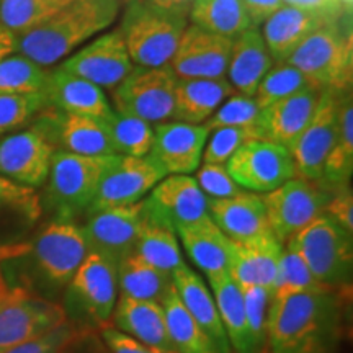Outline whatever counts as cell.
Instances as JSON below:
<instances>
[{
	"mask_svg": "<svg viewBox=\"0 0 353 353\" xmlns=\"http://www.w3.org/2000/svg\"><path fill=\"white\" fill-rule=\"evenodd\" d=\"M241 291L244 296L247 325H249L255 352L263 353L267 350V329L273 291L267 286H244Z\"/></svg>",
	"mask_w": 353,
	"mask_h": 353,
	"instance_id": "bcb514c9",
	"label": "cell"
},
{
	"mask_svg": "<svg viewBox=\"0 0 353 353\" xmlns=\"http://www.w3.org/2000/svg\"><path fill=\"white\" fill-rule=\"evenodd\" d=\"M208 213L216 226L234 242H247L272 232L260 193L242 192L231 198H208Z\"/></svg>",
	"mask_w": 353,
	"mask_h": 353,
	"instance_id": "cb8c5ba5",
	"label": "cell"
},
{
	"mask_svg": "<svg viewBox=\"0 0 353 353\" xmlns=\"http://www.w3.org/2000/svg\"><path fill=\"white\" fill-rule=\"evenodd\" d=\"M118 299V262L90 250L68 285L72 312L94 327H108Z\"/></svg>",
	"mask_w": 353,
	"mask_h": 353,
	"instance_id": "9c48e42d",
	"label": "cell"
},
{
	"mask_svg": "<svg viewBox=\"0 0 353 353\" xmlns=\"http://www.w3.org/2000/svg\"><path fill=\"white\" fill-rule=\"evenodd\" d=\"M56 145L38 125L0 141V175L30 188L46 182Z\"/></svg>",
	"mask_w": 353,
	"mask_h": 353,
	"instance_id": "2e32d148",
	"label": "cell"
},
{
	"mask_svg": "<svg viewBox=\"0 0 353 353\" xmlns=\"http://www.w3.org/2000/svg\"><path fill=\"white\" fill-rule=\"evenodd\" d=\"M321 94V88H306L263 108L262 130L265 139L290 149V145L298 139V136L311 121Z\"/></svg>",
	"mask_w": 353,
	"mask_h": 353,
	"instance_id": "f1b7e54d",
	"label": "cell"
},
{
	"mask_svg": "<svg viewBox=\"0 0 353 353\" xmlns=\"http://www.w3.org/2000/svg\"><path fill=\"white\" fill-rule=\"evenodd\" d=\"M145 216V198L134 205L117 206L88 214L82 226L88 249L100 252L114 262L132 252Z\"/></svg>",
	"mask_w": 353,
	"mask_h": 353,
	"instance_id": "ac0fdd59",
	"label": "cell"
},
{
	"mask_svg": "<svg viewBox=\"0 0 353 353\" xmlns=\"http://www.w3.org/2000/svg\"><path fill=\"white\" fill-rule=\"evenodd\" d=\"M337 17L341 15H329V13L283 6L263 21L260 33H262L273 61L281 63L298 50L299 44L309 34H312L317 28Z\"/></svg>",
	"mask_w": 353,
	"mask_h": 353,
	"instance_id": "603a6c76",
	"label": "cell"
},
{
	"mask_svg": "<svg viewBox=\"0 0 353 353\" xmlns=\"http://www.w3.org/2000/svg\"><path fill=\"white\" fill-rule=\"evenodd\" d=\"M188 21L228 38L252 26L242 0H193Z\"/></svg>",
	"mask_w": 353,
	"mask_h": 353,
	"instance_id": "8d00e7d4",
	"label": "cell"
},
{
	"mask_svg": "<svg viewBox=\"0 0 353 353\" xmlns=\"http://www.w3.org/2000/svg\"><path fill=\"white\" fill-rule=\"evenodd\" d=\"M105 123L117 156L144 157L151 152L154 143V125L151 123L117 110H112Z\"/></svg>",
	"mask_w": 353,
	"mask_h": 353,
	"instance_id": "f35d334b",
	"label": "cell"
},
{
	"mask_svg": "<svg viewBox=\"0 0 353 353\" xmlns=\"http://www.w3.org/2000/svg\"><path fill=\"white\" fill-rule=\"evenodd\" d=\"M345 15L317 28L286 59L322 90L345 92L352 82V26Z\"/></svg>",
	"mask_w": 353,
	"mask_h": 353,
	"instance_id": "5b68a950",
	"label": "cell"
},
{
	"mask_svg": "<svg viewBox=\"0 0 353 353\" xmlns=\"http://www.w3.org/2000/svg\"><path fill=\"white\" fill-rule=\"evenodd\" d=\"M172 347L176 353H218L210 335L193 319L175 288H172L162 301Z\"/></svg>",
	"mask_w": 353,
	"mask_h": 353,
	"instance_id": "d590c367",
	"label": "cell"
},
{
	"mask_svg": "<svg viewBox=\"0 0 353 353\" xmlns=\"http://www.w3.org/2000/svg\"><path fill=\"white\" fill-rule=\"evenodd\" d=\"M226 169L245 192L263 195L296 176L288 148L268 139L247 141L232 154Z\"/></svg>",
	"mask_w": 353,
	"mask_h": 353,
	"instance_id": "7c38bea8",
	"label": "cell"
},
{
	"mask_svg": "<svg viewBox=\"0 0 353 353\" xmlns=\"http://www.w3.org/2000/svg\"><path fill=\"white\" fill-rule=\"evenodd\" d=\"M41 213L37 188L0 175V245L19 244L17 237L30 231Z\"/></svg>",
	"mask_w": 353,
	"mask_h": 353,
	"instance_id": "4dcf8cb0",
	"label": "cell"
},
{
	"mask_svg": "<svg viewBox=\"0 0 353 353\" xmlns=\"http://www.w3.org/2000/svg\"><path fill=\"white\" fill-rule=\"evenodd\" d=\"M175 232L190 260L206 278L228 272L231 239L216 226L210 216L176 228Z\"/></svg>",
	"mask_w": 353,
	"mask_h": 353,
	"instance_id": "f546056e",
	"label": "cell"
},
{
	"mask_svg": "<svg viewBox=\"0 0 353 353\" xmlns=\"http://www.w3.org/2000/svg\"><path fill=\"white\" fill-rule=\"evenodd\" d=\"M332 190L334 187L324 182L293 176L288 182L262 195L273 236L285 245L290 237L324 213L332 196Z\"/></svg>",
	"mask_w": 353,
	"mask_h": 353,
	"instance_id": "30bf717a",
	"label": "cell"
},
{
	"mask_svg": "<svg viewBox=\"0 0 353 353\" xmlns=\"http://www.w3.org/2000/svg\"><path fill=\"white\" fill-rule=\"evenodd\" d=\"M210 131L205 125L165 121L154 125L151 156L167 175H192L203 162Z\"/></svg>",
	"mask_w": 353,
	"mask_h": 353,
	"instance_id": "d6986e66",
	"label": "cell"
},
{
	"mask_svg": "<svg viewBox=\"0 0 353 353\" xmlns=\"http://www.w3.org/2000/svg\"><path fill=\"white\" fill-rule=\"evenodd\" d=\"M250 139H265L262 132L245 128H218L210 131L206 139L205 151H203V162L205 164H223L226 165L232 154L242 144Z\"/></svg>",
	"mask_w": 353,
	"mask_h": 353,
	"instance_id": "7dc6e473",
	"label": "cell"
},
{
	"mask_svg": "<svg viewBox=\"0 0 353 353\" xmlns=\"http://www.w3.org/2000/svg\"><path fill=\"white\" fill-rule=\"evenodd\" d=\"M283 247L285 245L272 232L247 242L231 241L229 276L239 285V288H244V286L272 288Z\"/></svg>",
	"mask_w": 353,
	"mask_h": 353,
	"instance_id": "7402d4cb",
	"label": "cell"
},
{
	"mask_svg": "<svg viewBox=\"0 0 353 353\" xmlns=\"http://www.w3.org/2000/svg\"><path fill=\"white\" fill-rule=\"evenodd\" d=\"M172 288V273L148 263L138 254L130 252L118 262V291L123 296L162 304Z\"/></svg>",
	"mask_w": 353,
	"mask_h": 353,
	"instance_id": "e575fe53",
	"label": "cell"
},
{
	"mask_svg": "<svg viewBox=\"0 0 353 353\" xmlns=\"http://www.w3.org/2000/svg\"><path fill=\"white\" fill-rule=\"evenodd\" d=\"M15 34L0 23V59L15 51Z\"/></svg>",
	"mask_w": 353,
	"mask_h": 353,
	"instance_id": "9f6ffc18",
	"label": "cell"
},
{
	"mask_svg": "<svg viewBox=\"0 0 353 353\" xmlns=\"http://www.w3.org/2000/svg\"><path fill=\"white\" fill-rule=\"evenodd\" d=\"M48 72L20 52L0 59V94H38L44 92Z\"/></svg>",
	"mask_w": 353,
	"mask_h": 353,
	"instance_id": "60d3db41",
	"label": "cell"
},
{
	"mask_svg": "<svg viewBox=\"0 0 353 353\" xmlns=\"http://www.w3.org/2000/svg\"><path fill=\"white\" fill-rule=\"evenodd\" d=\"M234 88L226 77L221 79H179L175 90V114L172 121L203 125Z\"/></svg>",
	"mask_w": 353,
	"mask_h": 353,
	"instance_id": "1f68e13d",
	"label": "cell"
},
{
	"mask_svg": "<svg viewBox=\"0 0 353 353\" xmlns=\"http://www.w3.org/2000/svg\"><path fill=\"white\" fill-rule=\"evenodd\" d=\"M330 290L321 285L312 275L301 255L291 247H283V252L278 260L276 276L273 281V298H281L286 294L307 293V291Z\"/></svg>",
	"mask_w": 353,
	"mask_h": 353,
	"instance_id": "7bdbcfd3",
	"label": "cell"
},
{
	"mask_svg": "<svg viewBox=\"0 0 353 353\" xmlns=\"http://www.w3.org/2000/svg\"><path fill=\"white\" fill-rule=\"evenodd\" d=\"M342 92L322 90L319 103L311 121L304 128L298 139L290 145L296 176L322 182L324 165L332 149L339 125Z\"/></svg>",
	"mask_w": 353,
	"mask_h": 353,
	"instance_id": "5bb4252c",
	"label": "cell"
},
{
	"mask_svg": "<svg viewBox=\"0 0 353 353\" xmlns=\"http://www.w3.org/2000/svg\"><path fill=\"white\" fill-rule=\"evenodd\" d=\"M83 330L65 321L50 332L34 337L32 341L20 343L6 353H64L69 347L81 341Z\"/></svg>",
	"mask_w": 353,
	"mask_h": 353,
	"instance_id": "c3c4849f",
	"label": "cell"
},
{
	"mask_svg": "<svg viewBox=\"0 0 353 353\" xmlns=\"http://www.w3.org/2000/svg\"><path fill=\"white\" fill-rule=\"evenodd\" d=\"M38 126L50 136L52 144H59L61 151L92 157L117 156L108 126L101 118L56 110L44 114Z\"/></svg>",
	"mask_w": 353,
	"mask_h": 353,
	"instance_id": "ffe728a7",
	"label": "cell"
},
{
	"mask_svg": "<svg viewBox=\"0 0 353 353\" xmlns=\"http://www.w3.org/2000/svg\"><path fill=\"white\" fill-rule=\"evenodd\" d=\"M175 74L167 65L144 68L134 65L131 72L113 88V110L138 117L141 120L159 125L174 120L175 114Z\"/></svg>",
	"mask_w": 353,
	"mask_h": 353,
	"instance_id": "ba28073f",
	"label": "cell"
},
{
	"mask_svg": "<svg viewBox=\"0 0 353 353\" xmlns=\"http://www.w3.org/2000/svg\"><path fill=\"white\" fill-rule=\"evenodd\" d=\"M50 107L44 92L38 94H0V136L32 123Z\"/></svg>",
	"mask_w": 353,
	"mask_h": 353,
	"instance_id": "f6af8a7d",
	"label": "cell"
},
{
	"mask_svg": "<svg viewBox=\"0 0 353 353\" xmlns=\"http://www.w3.org/2000/svg\"><path fill=\"white\" fill-rule=\"evenodd\" d=\"M68 319L65 309L28 288L13 286L0 299V353L50 332Z\"/></svg>",
	"mask_w": 353,
	"mask_h": 353,
	"instance_id": "8fae6325",
	"label": "cell"
},
{
	"mask_svg": "<svg viewBox=\"0 0 353 353\" xmlns=\"http://www.w3.org/2000/svg\"><path fill=\"white\" fill-rule=\"evenodd\" d=\"M112 321L114 329L143 342L144 345L159 348L162 352L176 353L167 332L162 304L120 294L114 304Z\"/></svg>",
	"mask_w": 353,
	"mask_h": 353,
	"instance_id": "4316f807",
	"label": "cell"
},
{
	"mask_svg": "<svg viewBox=\"0 0 353 353\" xmlns=\"http://www.w3.org/2000/svg\"><path fill=\"white\" fill-rule=\"evenodd\" d=\"M283 3L290 7L304 8V10L342 15V13H347V6H350V0H283Z\"/></svg>",
	"mask_w": 353,
	"mask_h": 353,
	"instance_id": "db71d44e",
	"label": "cell"
},
{
	"mask_svg": "<svg viewBox=\"0 0 353 353\" xmlns=\"http://www.w3.org/2000/svg\"><path fill=\"white\" fill-rule=\"evenodd\" d=\"M74 76L85 79L103 90H113L125 79L132 64L120 28L100 33L59 65Z\"/></svg>",
	"mask_w": 353,
	"mask_h": 353,
	"instance_id": "9a60e30c",
	"label": "cell"
},
{
	"mask_svg": "<svg viewBox=\"0 0 353 353\" xmlns=\"http://www.w3.org/2000/svg\"><path fill=\"white\" fill-rule=\"evenodd\" d=\"M244 2L245 12L249 15L250 25L259 28L263 25V21L272 17L278 8L283 7V0H242Z\"/></svg>",
	"mask_w": 353,
	"mask_h": 353,
	"instance_id": "f5cc1de1",
	"label": "cell"
},
{
	"mask_svg": "<svg viewBox=\"0 0 353 353\" xmlns=\"http://www.w3.org/2000/svg\"><path fill=\"white\" fill-rule=\"evenodd\" d=\"M312 87L316 85L304 76L301 70L294 68L293 64L286 63V61H281V63L273 64L270 70L265 74L259 83L257 90H255L254 99L259 103V107L263 110L278 100L286 99V97L294 95L298 92Z\"/></svg>",
	"mask_w": 353,
	"mask_h": 353,
	"instance_id": "b9f144b4",
	"label": "cell"
},
{
	"mask_svg": "<svg viewBox=\"0 0 353 353\" xmlns=\"http://www.w3.org/2000/svg\"><path fill=\"white\" fill-rule=\"evenodd\" d=\"M149 206L172 228L208 218V198L192 175H165L148 196Z\"/></svg>",
	"mask_w": 353,
	"mask_h": 353,
	"instance_id": "44dd1931",
	"label": "cell"
},
{
	"mask_svg": "<svg viewBox=\"0 0 353 353\" xmlns=\"http://www.w3.org/2000/svg\"><path fill=\"white\" fill-rule=\"evenodd\" d=\"M273 64L275 61L263 41L260 30L250 26L232 38L226 79L234 92L254 97L260 81Z\"/></svg>",
	"mask_w": 353,
	"mask_h": 353,
	"instance_id": "484cf974",
	"label": "cell"
},
{
	"mask_svg": "<svg viewBox=\"0 0 353 353\" xmlns=\"http://www.w3.org/2000/svg\"><path fill=\"white\" fill-rule=\"evenodd\" d=\"M70 2L72 0H0V23L19 37Z\"/></svg>",
	"mask_w": 353,
	"mask_h": 353,
	"instance_id": "ab89813d",
	"label": "cell"
},
{
	"mask_svg": "<svg viewBox=\"0 0 353 353\" xmlns=\"http://www.w3.org/2000/svg\"><path fill=\"white\" fill-rule=\"evenodd\" d=\"M8 290H10V286L7 285V281L3 280L2 275H0V299L6 296V294L8 293Z\"/></svg>",
	"mask_w": 353,
	"mask_h": 353,
	"instance_id": "680465c9",
	"label": "cell"
},
{
	"mask_svg": "<svg viewBox=\"0 0 353 353\" xmlns=\"http://www.w3.org/2000/svg\"><path fill=\"white\" fill-rule=\"evenodd\" d=\"M114 156H79L56 149L48 174V201L57 221H72L87 213L99 190L101 175Z\"/></svg>",
	"mask_w": 353,
	"mask_h": 353,
	"instance_id": "52a82bcc",
	"label": "cell"
},
{
	"mask_svg": "<svg viewBox=\"0 0 353 353\" xmlns=\"http://www.w3.org/2000/svg\"><path fill=\"white\" fill-rule=\"evenodd\" d=\"M350 293L324 290L273 298L268 353H334L345 327Z\"/></svg>",
	"mask_w": 353,
	"mask_h": 353,
	"instance_id": "6da1fadb",
	"label": "cell"
},
{
	"mask_svg": "<svg viewBox=\"0 0 353 353\" xmlns=\"http://www.w3.org/2000/svg\"><path fill=\"white\" fill-rule=\"evenodd\" d=\"M26 242H19V244H10V245H0V263L6 262V260H12L19 255L23 254ZM2 275V273H0Z\"/></svg>",
	"mask_w": 353,
	"mask_h": 353,
	"instance_id": "6f0895ef",
	"label": "cell"
},
{
	"mask_svg": "<svg viewBox=\"0 0 353 353\" xmlns=\"http://www.w3.org/2000/svg\"><path fill=\"white\" fill-rule=\"evenodd\" d=\"M353 174V100L352 92L342 97L339 125L332 149L324 165L322 182L330 187L347 185Z\"/></svg>",
	"mask_w": 353,
	"mask_h": 353,
	"instance_id": "74e56055",
	"label": "cell"
},
{
	"mask_svg": "<svg viewBox=\"0 0 353 353\" xmlns=\"http://www.w3.org/2000/svg\"><path fill=\"white\" fill-rule=\"evenodd\" d=\"M208 283L229 345L236 353H257L247 325L244 296L239 285L229 276L228 272L210 276Z\"/></svg>",
	"mask_w": 353,
	"mask_h": 353,
	"instance_id": "d6a6232c",
	"label": "cell"
},
{
	"mask_svg": "<svg viewBox=\"0 0 353 353\" xmlns=\"http://www.w3.org/2000/svg\"><path fill=\"white\" fill-rule=\"evenodd\" d=\"M188 17L167 12L148 0H131L120 32L134 65H167L188 26Z\"/></svg>",
	"mask_w": 353,
	"mask_h": 353,
	"instance_id": "277c9868",
	"label": "cell"
},
{
	"mask_svg": "<svg viewBox=\"0 0 353 353\" xmlns=\"http://www.w3.org/2000/svg\"><path fill=\"white\" fill-rule=\"evenodd\" d=\"M88 252L82 226L56 219L26 242L21 255L28 257V267L39 283L48 290H61L69 285Z\"/></svg>",
	"mask_w": 353,
	"mask_h": 353,
	"instance_id": "8992f818",
	"label": "cell"
},
{
	"mask_svg": "<svg viewBox=\"0 0 353 353\" xmlns=\"http://www.w3.org/2000/svg\"><path fill=\"white\" fill-rule=\"evenodd\" d=\"M101 337H103V342L108 347L110 353H170L144 345L143 342L136 341V339L120 332L118 329L110 327V325L101 329Z\"/></svg>",
	"mask_w": 353,
	"mask_h": 353,
	"instance_id": "816d5d0a",
	"label": "cell"
},
{
	"mask_svg": "<svg viewBox=\"0 0 353 353\" xmlns=\"http://www.w3.org/2000/svg\"><path fill=\"white\" fill-rule=\"evenodd\" d=\"M44 95L51 107L64 113L85 114L105 120L113 110L103 88L74 76L63 68L48 72Z\"/></svg>",
	"mask_w": 353,
	"mask_h": 353,
	"instance_id": "d4e9b609",
	"label": "cell"
},
{
	"mask_svg": "<svg viewBox=\"0 0 353 353\" xmlns=\"http://www.w3.org/2000/svg\"><path fill=\"white\" fill-rule=\"evenodd\" d=\"M301 255L321 285L350 293L353 278V234L322 213L285 242Z\"/></svg>",
	"mask_w": 353,
	"mask_h": 353,
	"instance_id": "3957f363",
	"label": "cell"
},
{
	"mask_svg": "<svg viewBox=\"0 0 353 353\" xmlns=\"http://www.w3.org/2000/svg\"><path fill=\"white\" fill-rule=\"evenodd\" d=\"M132 252L167 273H174L176 268L185 265L175 229L157 213H154L148 198H145L144 224Z\"/></svg>",
	"mask_w": 353,
	"mask_h": 353,
	"instance_id": "836d02e7",
	"label": "cell"
},
{
	"mask_svg": "<svg viewBox=\"0 0 353 353\" xmlns=\"http://www.w3.org/2000/svg\"><path fill=\"white\" fill-rule=\"evenodd\" d=\"M203 125L208 131L218 128H245V130L262 132L263 136L262 108L259 107L254 97L237 94V92L228 97Z\"/></svg>",
	"mask_w": 353,
	"mask_h": 353,
	"instance_id": "ee69618b",
	"label": "cell"
},
{
	"mask_svg": "<svg viewBox=\"0 0 353 353\" xmlns=\"http://www.w3.org/2000/svg\"><path fill=\"white\" fill-rule=\"evenodd\" d=\"M148 2L159 8H164L167 12L188 17L193 0H148Z\"/></svg>",
	"mask_w": 353,
	"mask_h": 353,
	"instance_id": "11a10c76",
	"label": "cell"
},
{
	"mask_svg": "<svg viewBox=\"0 0 353 353\" xmlns=\"http://www.w3.org/2000/svg\"><path fill=\"white\" fill-rule=\"evenodd\" d=\"M165 175V170L151 154L144 157L114 156L101 175L97 195L87 213L134 205L144 200Z\"/></svg>",
	"mask_w": 353,
	"mask_h": 353,
	"instance_id": "4fadbf2b",
	"label": "cell"
},
{
	"mask_svg": "<svg viewBox=\"0 0 353 353\" xmlns=\"http://www.w3.org/2000/svg\"><path fill=\"white\" fill-rule=\"evenodd\" d=\"M195 180L206 198H214V200L231 198L245 192L244 188H241L234 182L226 165L223 164H205V162H201V165L196 170Z\"/></svg>",
	"mask_w": 353,
	"mask_h": 353,
	"instance_id": "681fc988",
	"label": "cell"
},
{
	"mask_svg": "<svg viewBox=\"0 0 353 353\" xmlns=\"http://www.w3.org/2000/svg\"><path fill=\"white\" fill-rule=\"evenodd\" d=\"M325 214L341 224L347 232L353 234V193L350 185L334 187L332 196L325 206Z\"/></svg>",
	"mask_w": 353,
	"mask_h": 353,
	"instance_id": "f907efd6",
	"label": "cell"
},
{
	"mask_svg": "<svg viewBox=\"0 0 353 353\" xmlns=\"http://www.w3.org/2000/svg\"><path fill=\"white\" fill-rule=\"evenodd\" d=\"M118 13L120 0H72L43 23L19 34L15 52L50 68L110 28Z\"/></svg>",
	"mask_w": 353,
	"mask_h": 353,
	"instance_id": "7a4b0ae2",
	"label": "cell"
},
{
	"mask_svg": "<svg viewBox=\"0 0 353 353\" xmlns=\"http://www.w3.org/2000/svg\"><path fill=\"white\" fill-rule=\"evenodd\" d=\"M172 281H174V288L179 294L180 301L193 316V319L200 324V327L210 335L211 342L216 347V352L232 353L228 335L224 332L223 324H221L213 293L203 281V278L185 263L172 273Z\"/></svg>",
	"mask_w": 353,
	"mask_h": 353,
	"instance_id": "83f0119b",
	"label": "cell"
},
{
	"mask_svg": "<svg viewBox=\"0 0 353 353\" xmlns=\"http://www.w3.org/2000/svg\"><path fill=\"white\" fill-rule=\"evenodd\" d=\"M232 38L188 23L169 61L176 79L226 77Z\"/></svg>",
	"mask_w": 353,
	"mask_h": 353,
	"instance_id": "e0dca14e",
	"label": "cell"
}]
</instances>
